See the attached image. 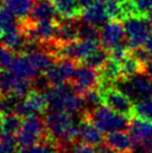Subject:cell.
Listing matches in <instances>:
<instances>
[{
  "label": "cell",
  "mask_w": 152,
  "mask_h": 153,
  "mask_svg": "<svg viewBox=\"0 0 152 153\" xmlns=\"http://www.w3.org/2000/svg\"><path fill=\"white\" fill-rule=\"evenodd\" d=\"M47 106L51 111L66 112L72 115L85 113V104L83 96L76 92L73 85L64 83L53 85L45 91Z\"/></svg>",
  "instance_id": "obj_1"
},
{
  "label": "cell",
  "mask_w": 152,
  "mask_h": 153,
  "mask_svg": "<svg viewBox=\"0 0 152 153\" xmlns=\"http://www.w3.org/2000/svg\"><path fill=\"white\" fill-rule=\"evenodd\" d=\"M47 134L62 146L71 145L77 139L78 123L72 114L59 111H51L45 116Z\"/></svg>",
  "instance_id": "obj_2"
},
{
  "label": "cell",
  "mask_w": 152,
  "mask_h": 153,
  "mask_svg": "<svg viewBox=\"0 0 152 153\" xmlns=\"http://www.w3.org/2000/svg\"><path fill=\"white\" fill-rule=\"evenodd\" d=\"M86 116L102 132H105V133L125 131L130 128V124H131L129 116L120 114L105 104L95 107L94 110L89 112Z\"/></svg>",
  "instance_id": "obj_3"
},
{
  "label": "cell",
  "mask_w": 152,
  "mask_h": 153,
  "mask_svg": "<svg viewBox=\"0 0 152 153\" xmlns=\"http://www.w3.org/2000/svg\"><path fill=\"white\" fill-rule=\"evenodd\" d=\"M124 28L127 45L130 49H135L147 43L152 35V25L144 16H132L124 19Z\"/></svg>",
  "instance_id": "obj_4"
},
{
  "label": "cell",
  "mask_w": 152,
  "mask_h": 153,
  "mask_svg": "<svg viewBox=\"0 0 152 153\" xmlns=\"http://www.w3.org/2000/svg\"><path fill=\"white\" fill-rule=\"evenodd\" d=\"M116 86L135 102L142 98L152 97V78L143 72L131 77H122L116 83Z\"/></svg>",
  "instance_id": "obj_5"
},
{
  "label": "cell",
  "mask_w": 152,
  "mask_h": 153,
  "mask_svg": "<svg viewBox=\"0 0 152 153\" xmlns=\"http://www.w3.org/2000/svg\"><path fill=\"white\" fill-rule=\"evenodd\" d=\"M47 133L45 120H42L38 115L30 116L22 121L21 128L17 133L18 145H28L40 143Z\"/></svg>",
  "instance_id": "obj_6"
},
{
  "label": "cell",
  "mask_w": 152,
  "mask_h": 153,
  "mask_svg": "<svg viewBox=\"0 0 152 153\" xmlns=\"http://www.w3.org/2000/svg\"><path fill=\"white\" fill-rule=\"evenodd\" d=\"M30 79L17 76L9 69H0V96H17L22 98L31 92Z\"/></svg>",
  "instance_id": "obj_7"
},
{
  "label": "cell",
  "mask_w": 152,
  "mask_h": 153,
  "mask_svg": "<svg viewBox=\"0 0 152 153\" xmlns=\"http://www.w3.org/2000/svg\"><path fill=\"white\" fill-rule=\"evenodd\" d=\"M98 48L100 46L97 44V40L78 38L69 43L60 44L57 51L62 57L83 63L91 54H93Z\"/></svg>",
  "instance_id": "obj_8"
},
{
  "label": "cell",
  "mask_w": 152,
  "mask_h": 153,
  "mask_svg": "<svg viewBox=\"0 0 152 153\" xmlns=\"http://www.w3.org/2000/svg\"><path fill=\"white\" fill-rule=\"evenodd\" d=\"M47 101L45 94L39 91L30 92L27 96L19 98L17 102L13 113L19 115L21 119H27L30 116H36L46 110Z\"/></svg>",
  "instance_id": "obj_9"
},
{
  "label": "cell",
  "mask_w": 152,
  "mask_h": 153,
  "mask_svg": "<svg viewBox=\"0 0 152 153\" xmlns=\"http://www.w3.org/2000/svg\"><path fill=\"white\" fill-rule=\"evenodd\" d=\"M100 44L110 51L115 47L127 43V34L124 24L118 19H112L100 29Z\"/></svg>",
  "instance_id": "obj_10"
},
{
  "label": "cell",
  "mask_w": 152,
  "mask_h": 153,
  "mask_svg": "<svg viewBox=\"0 0 152 153\" xmlns=\"http://www.w3.org/2000/svg\"><path fill=\"white\" fill-rule=\"evenodd\" d=\"M102 94L103 103L112 108L113 111L118 112L120 114L127 115L129 117L133 116V108L134 104L132 103V100L127 94L122 92L118 87H111V88L100 91Z\"/></svg>",
  "instance_id": "obj_11"
},
{
  "label": "cell",
  "mask_w": 152,
  "mask_h": 153,
  "mask_svg": "<svg viewBox=\"0 0 152 153\" xmlns=\"http://www.w3.org/2000/svg\"><path fill=\"white\" fill-rule=\"evenodd\" d=\"M100 84V73L96 68L83 64L76 68L73 77V87L80 95H83L91 89L98 88Z\"/></svg>",
  "instance_id": "obj_12"
},
{
  "label": "cell",
  "mask_w": 152,
  "mask_h": 153,
  "mask_svg": "<svg viewBox=\"0 0 152 153\" xmlns=\"http://www.w3.org/2000/svg\"><path fill=\"white\" fill-rule=\"evenodd\" d=\"M76 68L74 60L63 57L51 65V67L45 73V76L51 85H60L73 79Z\"/></svg>",
  "instance_id": "obj_13"
},
{
  "label": "cell",
  "mask_w": 152,
  "mask_h": 153,
  "mask_svg": "<svg viewBox=\"0 0 152 153\" xmlns=\"http://www.w3.org/2000/svg\"><path fill=\"white\" fill-rule=\"evenodd\" d=\"M27 28V31H25L30 40H35L40 44H51L54 39L56 40L57 22H54L53 20H42L37 22H29Z\"/></svg>",
  "instance_id": "obj_14"
},
{
  "label": "cell",
  "mask_w": 152,
  "mask_h": 153,
  "mask_svg": "<svg viewBox=\"0 0 152 153\" xmlns=\"http://www.w3.org/2000/svg\"><path fill=\"white\" fill-rule=\"evenodd\" d=\"M77 139L83 143L93 145V146L102 144L105 140L101 130L97 128L93 122H91L89 119L78 123Z\"/></svg>",
  "instance_id": "obj_15"
},
{
  "label": "cell",
  "mask_w": 152,
  "mask_h": 153,
  "mask_svg": "<svg viewBox=\"0 0 152 153\" xmlns=\"http://www.w3.org/2000/svg\"><path fill=\"white\" fill-rule=\"evenodd\" d=\"M82 18L85 22H87L97 28L103 27L106 22L111 20L110 16L105 9V6H104V0H95V2L91 7L83 9Z\"/></svg>",
  "instance_id": "obj_16"
},
{
  "label": "cell",
  "mask_w": 152,
  "mask_h": 153,
  "mask_svg": "<svg viewBox=\"0 0 152 153\" xmlns=\"http://www.w3.org/2000/svg\"><path fill=\"white\" fill-rule=\"evenodd\" d=\"M104 142L116 153H132L134 148V141L130 133L127 134L124 131L107 133Z\"/></svg>",
  "instance_id": "obj_17"
},
{
  "label": "cell",
  "mask_w": 152,
  "mask_h": 153,
  "mask_svg": "<svg viewBox=\"0 0 152 153\" xmlns=\"http://www.w3.org/2000/svg\"><path fill=\"white\" fill-rule=\"evenodd\" d=\"M57 13L58 11L53 0H36L29 16L30 22L54 20Z\"/></svg>",
  "instance_id": "obj_18"
},
{
  "label": "cell",
  "mask_w": 152,
  "mask_h": 153,
  "mask_svg": "<svg viewBox=\"0 0 152 153\" xmlns=\"http://www.w3.org/2000/svg\"><path fill=\"white\" fill-rule=\"evenodd\" d=\"M9 71H11L17 76L27 78V79H35L36 77L40 75V73H38L37 69L34 67L27 54L15 56V59L13 64L10 65Z\"/></svg>",
  "instance_id": "obj_19"
},
{
  "label": "cell",
  "mask_w": 152,
  "mask_h": 153,
  "mask_svg": "<svg viewBox=\"0 0 152 153\" xmlns=\"http://www.w3.org/2000/svg\"><path fill=\"white\" fill-rule=\"evenodd\" d=\"M78 24L80 20L74 18H65L63 22H57L56 40L58 44L69 43L78 38Z\"/></svg>",
  "instance_id": "obj_20"
},
{
  "label": "cell",
  "mask_w": 152,
  "mask_h": 153,
  "mask_svg": "<svg viewBox=\"0 0 152 153\" xmlns=\"http://www.w3.org/2000/svg\"><path fill=\"white\" fill-rule=\"evenodd\" d=\"M129 133L134 143H144L152 137V121L135 117L133 121H131Z\"/></svg>",
  "instance_id": "obj_21"
},
{
  "label": "cell",
  "mask_w": 152,
  "mask_h": 153,
  "mask_svg": "<svg viewBox=\"0 0 152 153\" xmlns=\"http://www.w3.org/2000/svg\"><path fill=\"white\" fill-rule=\"evenodd\" d=\"M0 40L10 49L19 51V49L25 48V45L28 42V37L25 31V28L19 27V28L8 30V31L4 33V35L0 37Z\"/></svg>",
  "instance_id": "obj_22"
},
{
  "label": "cell",
  "mask_w": 152,
  "mask_h": 153,
  "mask_svg": "<svg viewBox=\"0 0 152 153\" xmlns=\"http://www.w3.org/2000/svg\"><path fill=\"white\" fill-rule=\"evenodd\" d=\"M27 55L29 57L30 62L34 65V67L40 74L42 73H46L51 67V65L55 63L51 53L44 51L42 48L35 51H31V53H28Z\"/></svg>",
  "instance_id": "obj_23"
},
{
  "label": "cell",
  "mask_w": 152,
  "mask_h": 153,
  "mask_svg": "<svg viewBox=\"0 0 152 153\" xmlns=\"http://www.w3.org/2000/svg\"><path fill=\"white\" fill-rule=\"evenodd\" d=\"M34 2V0H4V7L19 19L29 17Z\"/></svg>",
  "instance_id": "obj_24"
},
{
  "label": "cell",
  "mask_w": 152,
  "mask_h": 153,
  "mask_svg": "<svg viewBox=\"0 0 152 153\" xmlns=\"http://www.w3.org/2000/svg\"><path fill=\"white\" fill-rule=\"evenodd\" d=\"M21 117L15 113L1 114L0 117V133L6 134H16L19 132L21 128Z\"/></svg>",
  "instance_id": "obj_25"
},
{
  "label": "cell",
  "mask_w": 152,
  "mask_h": 153,
  "mask_svg": "<svg viewBox=\"0 0 152 153\" xmlns=\"http://www.w3.org/2000/svg\"><path fill=\"white\" fill-rule=\"evenodd\" d=\"M120 63H121V69H122V77L134 76L142 72V68H143V64L132 54L131 51Z\"/></svg>",
  "instance_id": "obj_26"
},
{
  "label": "cell",
  "mask_w": 152,
  "mask_h": 153,
  "mask_svg": "<svg viewBox=\"0 0 152 153\" xmlns=\"http://www.w3.org/2000/svg\"><path fill=\"white\" fill-rule=\"evenodd\" d=\"M53 2L55 4L58 13L64 18L76 17L80 10H82L78 0H53Z\"/></svg>",
  "instance_id": "obj_27"
},
{
  "label": "cell",
  "mask_w": 152,
  "mask_h": 153,
  "mask_svg": "<svg viewBox=\"0 0 152 153\" xmlns=\"http://www.w3.org/2000/svg\"><path fill=\"white\" fill-rule=\"evenodd\" d=\"M133 116L145 121H152V97L136 101L134 103Z\"/></svg>",
  "instance_id": "obj_28"
},
{
  "label": "cell",
  "mask_w": 152,
  "mask_h": 153,
  "mask_svg": "<svg viewBox=\"0 0 152 153\" xmlns=\"http://www.w3.org/2000/svg\"><path fill=\"white\" fill-rule=\"evenodd\" d=\"M109 59H110V53H109V51H106L105 48H103L101 46L98 49L94 51L93 54H91L83 63L89 65V66L96 68V69H100Z\"/></svg>",
  "instance_id": "obj_29"
},
{
  "label": "cell",
  "mask_w": 152,
  "mask_h": 153,
  "mask_svg": "<svg viewBox=\"0 0 152 153\" xmlns=\"http://www.w3.org/2000/svg\"><path fill=\"white\" fill-rule=\"evenodd\" d=\"M82 96H83L85 104V115L87 114L89 112H91L92 110H94L95 107L102 105V103H103L102 94L98 88L91 89V91L86 92L85 94H83Z\"/></svg>",
  "instance_id": "obj_30"
},
{
  "label": "cell",
  "mask_w": 152,
  "mask_h": 153,
  "mask_svg": "<svg viewBox=\"0 0 152 153\" xmlns=\"http://www.w3.org/2000/svg\"><path fill=\"white\" fill-rule=\"evenodd\" d=\"M78 38L80 39H92L98 40L100 39V29L95 26L91 25L84 19H80L78 24Z\"/></svg>",
  "instance_id": "obj_31"
},
{
  "label": "cell",
  "mask_w": 152,
  "mask_h": 153,
  "mask_svg": "<svg viewBox=\"0 0 152 153\" xmlns=\"http://www.w3.org/2000/svg\"><path fill=\"white\" fill-rule=\"evenodd\" d=\"M17 135L0 133V153L17 152Z\"/></svg>",
  "instance_id": "obj_32"
},
{
  "label": "cell",
  "mask_w": 152,
  "mask_h": 153,
  "mask_svg": "<svg viewBox=\"0 0 152 153\" xmlns=\"http://www.w3.org/2000/svg\"><path fill=\"white\" fill-rule=\"evenodd\" d=\"M17 153H59L57 146L51 143H37V144L28 145V146H21Z\"/></svg>",
  "instance_id": "obj_33"
},
{
  "label": "cell",
  "mask_w": 152,
  "mask_h": 153,
  "mask_svg": "<svg viewBox=\"0 0 152 153\" xmlns=\"http://www.w3.org/2000/svg\"><path fill=\"white\" fill-rule=\"evenodd\" d=\"M13 59H15V56H13V49L0 43V69H9Z\"/></svg>",
  "instance_id": "obj_34"
},
{
  "label": "cell",
  "mask_w": 152,
  "mask_h": 153,
  "mask_svg": "<svg viewBox=\"0 0 152 153\" xmlns=\"http://www.w3.org/2000/svg\"><path fill=\"white\" fill-rule=\"evenodd\" d=\"M133 2L140 16H145L152 9V0H133Z\"/></svg>",
  "instance_id": "obj_35"
},
{
  "label": "cell",
  "mask_w": 152,
  "mask_h": 153,
  "mask_svg": "<svg viewBox=\"0 0 152 153\" xmlns=\"http://www.w3.org/2000/svg\"><path fill=\"white\" fill-rule=\"evenodd\" d=\"M72 153H97V150L94 149L93 145L80 142L72 146Z\"/></svg>",
  "instance_id": "obj_36"
},
{
  "label": "cell",
  "mask_w": 152,
  "mask_h": 153,
  "mask_svg": "<svg viewBox=\"0 0 152 153\" xmlns=\"http://www.w3.org/2000/svg\"><path fill=\"white\" fill-rule=\"evenodd\" d=\"M142 72H143L145 75H148L150 78H152V59H150L149 62H147V63H144Z\"/></svg>",
  "instance_id": "obj_37"
},
{
  "label": "cell",
  "mask_w": 152,
  "mask_h": 153,
  "mask_svg": "<svg viewBox=\"0 0 152 153\" xmlns=\"http://www.w3.org/2000/svg\"><path fill=\"white\" fill-rule=\"evenodd\" d=\"M94 2H95V0H78V4H80V7L82 10L91 7Z\"/></svg>",
  "instance_id": "obj_38"
},
{
  "label": "cell",
  "mask_w": 152,
  "mask_h": 153,
  "mask_svg": "<svg viewBox=\"0 0 152 153\" xmlns=\"http://www.w3.org/2000/svg\"><path fill=\"white\" fill-rule=\"evenodd\" d=\"M144 47L147 48V51L150 53V55H151V58H152V35H151V37L147 40V43L144 44Z\"/></svg>",
  "instance_id": "obj_39"
},
{
  "label": "cell",
  "mask_w": 152,
  "mask_h": 153,
  "mask_svg": "<svg viewBox=\"0 0 152 153\" xmlns=\"http://www.w3.org/2000/svg\"><path fill=\"white\" fill-rule=\"evenodd\" d=\"M145 17H147V19H148L149 22H151V25H152V9L150 10V11H149L148 13H147V15H145Z\"/></svg>",
  "instance_id": "obj_40"
},
{
  "label": "cell",
  "mask_w": 152,
  "mask_h": 153,
  "mask_svg": "<svg viewBox=\"0 0 152 153\" xmlns=\"http://www.w3.org/2000/svg\"><path fill=\"white\" fill-rule=\"evenodd\" d=\"M4 35V28H2V25H1V22H0V37Z\"/></svg>",
  "instance_id": "obj_41"
},
{
  "label": "cell",
  "mask_w": 152,
  "mask_h": 153,
  "mask_svg": "<svg viewBox=\"0 0 152 153\" xmlns=\"http://www.w3.org/2000/svg\"><path fill=\"white\" fill-rule=\"evenodd\" d=\"M2 4H4V0H0V8H1Z\"/></svg>",
  "instance_id": "obj_42"
}]
</instances>
